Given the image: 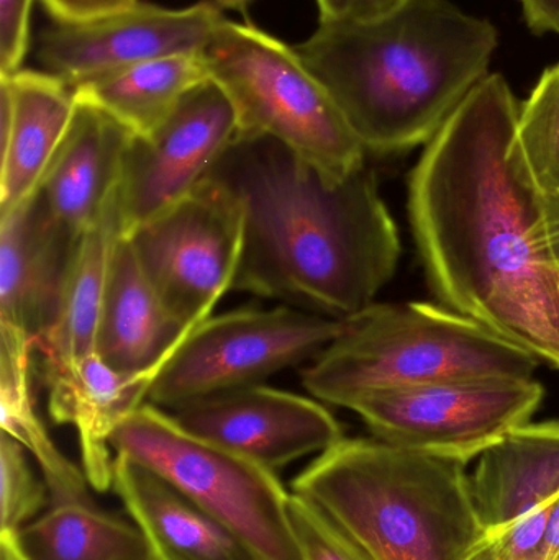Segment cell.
<instances>
[{
  "instance_id": "1",
  "label": "cell",
  "mask_w": 559,
  "mask_h": 560,
  "mask_svg": "<svg viewBox=\"0 0 559 560\" xmlns=\"http://www.w3.org/2000/svg\"><path fill=\"white\" fill-rule=\"evenodd\" d=\"M519 107L501 74L469 92L410 174V225L446 308L559 371V268L515 148Z\"/></svg>"
},
{
  "instance_id": "2",
  "label": "cell",
  "mask_w": 559,
  "mask_h": 560,
  "mask_svg": "<svg viewBox=\"0 0 559 560\" xmlns=\"http://www.w3.org/2000/svg\"><path fill=\"white\" fill-rule=\"evenodd\" d=\"M209 176L245 210L232 290L343 319L396 272L399 233L366 166L330 180L281 141L238 133Z\"/></svg>"
},
{
  "instance_id": "3",
  "label": "cell",
  "mask_w": 559,
  "mask_h": 560,
  "mask_svg": "<svg viewBox=\"0 0 559 560\" xmlns=\"http://www.w3.org/2000/svg\"><path fill=\"white\" fill-rule=\"evenodd\" d=\"M489 20L450 0H406L386 15L321 22L294 46L366 153L427 144L488 78L498 48Z\"/></svg>"
},
{
  "instance_id": "4",
  "label": "cell",
  "mask_w": 559,
  "mask_h": 560,
  "mask_svg": "<svg viewBox=\"0 0 559 560\" xmlns=\"http://www.w3.org/2000/svg\"><path fill=\"white\" fill-rule=\"evenodd\" d=\"M466 466L377 438H343L292 480V493L371 560H468L488 535Z\"/></svg>"
},
{
  "instance_id": "5",
  "label": "cell",
  "mask_w": 559,
  "mask_h": 560,
  "mask_svg": "<svg viewBox=\"0 0 559 560\" xmlns=\"http://www.w3.org/2000/svg\"><path fill=\"white\" fill-rule=\"evenodd\" d=\"M534 354L481 323L426 302L381 303L343 318L340 335L302 372L337 407L374 392L471 378H531Z\"/></svg>"
},
{
  "instance_id": "6",
  "label": "cell",
  "mask_w": 559,
  "mask_h": 560,
  "mask_svg": "<svg viewBox=\"0 0 559 560\" xmlns=\"http://www.w3.org/2000/svg\"><path fill=\"white\" fill-rule=\"evenodd\" d=\"M202 56L235 108L240 133L281 141L330 180L363 170L366 150L295 48L225 19Z\"/></svg>"
},
{
  "instance_id": "7",
  "label": "cell",
  "mask_w": 559,
  "mask_h": 560,
  "mask_svg": "<svg viewBox=\"0 0 559 560\" xmlns=\"http://www.w3.org/2000/svg\"><path fill=\"white\" fill-rule=\"evenodd\" d=\"M115 454L153 469L235 533L258 560H304L275 470L194 436L147 401L110 438Z\"/></svg>"
},
{
  "instance_id": "8",
  "label": "cell",
  "mask_w": 559,
  "mask_h": 560,
  "mask_svg": "<svg viewBox=\"0 0 559 560\" xmlns=\"http://www.w3.org/2000/svg\"><path fill=\"white\" fill-rule=\"evenodd\" d=\"M341 328L343 319L289 305L210 316L163 365L148 401L173 411L220 392L261 385L282 369L321 354Z\"/></svg>"
},
{
  "instance_id": "9",
  "label": "cell",
  "mask_w": 559,
  "mask_h": 560,
  "mask_svg": "<svg viewBox=\"0 0 559 560\" xmlns=\"http://www.w3.org/2000/svg\"><path fill=\"white\" fill-rule=\"evenodd\" d=\"M125 236L154 292L190 335L232 290L245 210L225 184L207 176L176 206Z\"/></svg>"
},
{
  "instance_id": "10",
  "label": "cell",
  "mask_w": 559,
  "mask_h": 560,
  "mask_svg": "<svg viewBox=\"0 0 559 560\" xmlns=\"http://www.w3.org/2000/svg\"><path fill=\"white\" fill-rule=\"evenodd\" d=\"M544 395L534 377L471 378L374 392L348 410L384 443L469 463L531 423Z\"/></svg>"
},
{
  "instance_id": "11",
  "label": "cell",
  "mask_w": 559,
  "mask_h": 560,
  "mask_svg": "<svg viewBox=\"0 0 559 560\" xmlns=\"http://www.w3.org/2000/svg\"><path fill=\"white\" fill-rule=\"evenodd\" d=\"M238 133L232 102L210 78L156 130L131 135L118 180L121 233L130 235L189 196Z\"/></svg>"
},
{
  "instance_id": "12",
  "label": "cell",
  "mask_w": 559,
  "mask_h": 560,
  "mask_svg": "<svg viewBox=\"0 0 559 560\" xmlns=\"http://www.w3.org/2000/svg\"><path fill=\"white\" fill-rule=\"evenodd\" d=\"M225 20L217 3L186 9L135 3L102 19L56 23L39 35L36 58L43 71L68 85L164 56L202 52Z\"/></svg>"
},
{
  "instance_id": "13",
  "label": "cell",
  "mask_w": 559,
  "mask_h": 560,
  "mask_svg": "<svg viewBox=\"0 0 559 560\" xmlns=\"http://www.w3.org/2000/svg\"><path fill=\"white\" fill-rule=\"evenodd\" d=\"M194 436L276 470L343 440V428L318 401L265 385L220 392L171 411Z\"/></svg>"
},
{
  "instance_id": "14",
  "label": "cell",
  "mask_w": 559,
  "mask_h": 560,
  "mask_svg": "<svg viewBox=\"0 0 559 560\" xmlns=\"http://www.w3.org/2000/svg\"><path fill=\"white\" fill-rule=\"evenodd\" d=\"M81 238L51 219L36 192L0 217V326L36 348L58 318Z\"/></svg>"
},
{
  "instance_id": "15",
  "label": "cell",
  "mask_w": 559,
  "mask_h": 560,
  "mask_svg": "<svg viewBox=\"0 0 559 560\" xmlns=\"http://www.w3.org/2000/svg\"><path fill=\"white\" fill-rule=\"evenodd\" d=\"M48 411L56 424L75 428L82 470L95 492L114 486V431L143 407L156 374L115 371L97 352L74 362H42Z\"/></svg>"
},
{
  "instance_id": "16",
  "label": "cell",
  "mask_w": 559,
  "mask_h": 560,
  "mask_svg": "<svg viewBox=\"0 0 559 560\" xmlns=\"http://www.w3.org/2000/svg\"><path fill=\"white\" fill-rule=\"evenodd\" d=\"M74 110L71 85L43 69L0 75V217L36 192Z\"/></svg>"
},
{
  "instance_id": "17",
  "label": "cell",
  "mask_w": 559,
  "mask_h": 560,
  "mask_svg": "<svg viewBox=\"0 0 559 560\" xmlns=\"http://www.w3.org/2000/svg\"><path fill=\"white\" fill-rule=\"evenodd\" d=\"M131 133L101 108L75 101L68 131L36 194L51 219L81 238L120 180Z\"/></svg>"
},
{
  "instance_id": "18",
  "label": "cell",
  "mask_w": 559,
  "mask_h": 560,
  "mask_svg": "<svg viewBox=\"0 0 559 560\" xmlns=\"http://www.w3.org/2000/svg\"><path fill=\"white\" fill-rule=\"evenodd\" d=\"M156 560H258L189 495L150 467L115 454L114 486Z\"/></svg>"
},
{
  "instance_id": "19",
  "label": "cell",
  "mask_w": 559,
  "mask_h": 560,
  "mask_svg": "<svg viewBox=\"0 0 559 560\" xmlns=\"http://www.w3.org/2000/svg\"><path fill=\"white\" fill-rule=\"evenodd\" d=\"M187 336L154 292L130 240L121 233L108 265L97 354L115 371L158 375Z\"/></svg>"
},
{
  "instance_id": "20",
  "label": "cell",
  "mask_w": 559,
  "mask_h": 560,
  "mask_svg": "<svg viewBox=\"0 0 559 560\" xmlns=\"http://www.w3.org/2000/svg\"><path fill=\"white\" fill-rule=\"evenodd\" d=\"M473 499L486 535L559 499V421L527 423L479 456Z\"/></svg>"
},
{
  "instance_id": "21",
  "label": "cell",
  "mask_w": 559,
  "mask_h": 560,
  "mask_svg": "<svg viewBox=\"0 0 559 560\" xmlns=\"http://www.w3.org/2000/svg\"><path fill=\"white\" fill-rule=\"evenodd\" d=\"M207 79L202 52H184L115 69L71 89L75 101L101 108L133 137H144Z\"/></svg>"
},
{
  "instance_id": "22",
  "label": "cell",
  "mask_w": 559,
  "mask_h": 560,
  "mask_svg": "<svg viewBox=\"0 0 559 560\" xmlns=\"http://www.w3.org/2000/svg\"><path fill=\"white\" fill-rule=\"evenodd\" d=\"M121 235L118 186L101 217L82 235L69 271L58 318L36 342L42 362L62 364L97 352L98 316L107 283L112 249Z\"/></svg>"
},
{
  "instance_id": "23",
  "label": "cell",
  "mask_w": 559,
  "mask_h": 560,
  "mask_svg": "<svg viewBox=\"0 0 559 560\" xmlns=\"http://www.w3.org/2000/svg\"><path fill=\"white\" fill-rule=\"evenodd\" d=\"M0 427L39 464L53 505L91 503L88 477L56 447L35 410L32 354L35 342L22 332L0 328Z\"/></svg>"
},
{
  "instance_id": "24",
  "label": "cell",
  "mask_w": 559,
  "mask_h": 560,
  "mask_svg": "<svg viewBox=\"0 0 559 560\" xmlns=\"http://www.w3.org/2000/svg\"><path fill=\"white\" fill-rule=\"evenodd\" d=\"M30 560H156L147 536L92 503H66L19 532Z\"/></svg>"
},
{
  "instance_id": "25",
  "label": "cell",
  "mask_w": 559,
  "mask_h": 560,
  "mask_svg": "<svg viewBox=\"0 0 559 560\" xmlns=\"http://www.w3.org/2000/svg\"><path fill=\"white\" fill-rule=\"evenodd\" d=\"M515 148L535 189L559 200V62L541 74L519 107Z\"/></svg>"
},
{
  "instance_id": "26",
  "label": "cell",
  "mask_w": 559,
  "mask_h": 560,
  "mask_svg": "<svg viewBox=\"0 0 559 560\" xmlns=\"http://www.w3.org/2000/svg\"><path fill=\"white\" fill-rule=\"evenodd\" d=\"M25 447L7 433L0 438V532L19 533L45 509L48 486L30 467Z\"/></svg>"
},
{
  "instance_id": "27",
  "label": "cell",
  "mask_w": 559,
  "mask_h": 560,
  "mask_svg": "<svg viewBox=\"0 0 559 560\" xmlns=\"http://www.w3.org/2000/svg\"><path fill=\"white\" fill-rule=\"evenodd\" d=\"M289 516L304 560H371L311 500L291 493Z\"/></svg>"
},
{
  "instance_id": "28",
  "label": "cell",
  "mask_w": 559,
  "mask_h": 560,
  "mask_svg": "<svg viewBox=\"0 0 559 560\" xmlns=\"http://www.w3.org/2000/svg\"><path fill=\"white\" fill-rule=\"evenodd\" d=\"M558 500L528 513L504 532L486 536L468 560H541L545 532Z\"/></svg>"
},
{
  "instance_id": "29",
  "label": "cell",
  "mask_w": 559,
  "mask_h": 560,
  "mask_svg": "<svg viewBox=\"0 0 559 560\" xmlns=\"http://www.w3.org/2000/svg\"><path fill=\"white\" fill-rule=\"evenodd\" d=\"M33 0H0V75L20 71L30 48Z\"/></svg>"
},
{
  "instance_id": "30",
  "label": "cell",
  "mask_w": 559,
  "mask_h": 560,
  "mask_svg": "<svg viewBox=\"0 0 559 560\" xmlns=\"http://www.w3.org/2000/svg\"><path fill=\"white\" fill-rule=\"evenodd\" d=\"M56 23H81L130 9L140 0H42Z\"/></svg>"
},
{
  "instance_id": "31",
  "label": "cell",
  "mask_w": 559,
  "mask_h": 560,
  "mask_svg": "<svg viewBox=\"0 0 559 560\" xmlns=\"http://www.w3.org/2000/svg\"><path fill=\"white\" fill-rule=\"evenodd\" d=\"M321 22H360L397 9L406 0H315Z\"/></svg>"
},
{
  "instance_id": "32",
  "label": "cell",
  "mask_w": 559,
  "mask_h": 560,
  "mask_svg": "<svg viewBox=\"0 0 559 560\" xmlns=\"http://www.w3.org/2000/svg\"><path fill=\"white\" fill-rule=\"evenodd\" d=\"M525 23L535 35L559 33V0H519Z\"/></svg>"
},
{
  "instance_id": "33",
  "label": "cell",
  "mask_w": 559,
  "mask_h": 560,
  "mask_svg": "<svg viewBox=\"0 0 559 560\" xmlns=\"http://www.w3.org/2000/svg\"><path fill=\"white\" fill-rule=\"evenodd\" d=\"M545 207H547L548 249L559 268V200L545 199Z\"/></svg>"
},
{
  "instance_id": "34",
  "label": "cell",
  "mask_w": 559,
  "mask_h": 560,
  "mask_svg": "<svg viewBox=\"0 0 559 560\" xmlns=\"http://www.w3.org/2000/svg\"><path fill=\"white\" fill-rule=\"evenodd\" d=\"M541 560H559V500L555 503L550 520H548Z\"/></svg>"
},
{
  "instance_id": "35",
  "label": "cell",
  "mask_w": 559,
  "mask_h": 560,
  "mask_svg": "<svg viewBox=\"0 0 559 560\" xmlns=\"http://www.w3.org/2000/svg\"><path fill=\"white\" fill-rule=\"evenodd\" d=\"M0 560H30L20 545L19 533L0 532Z\"/></svg>"
},
{
  "instance_id": "36",
  "label": "cell",
  "mask_w": 559,
  "mask_h": 560,
  "mask_svg": "<svg viewBox=\"0 0 559 560\" xmlns=\"http://www.w3.org/2000/svg\"><path fill=\"white\" fill-rule=\"evenodd\" d=\"M253 0H216L217 5L222 9V7H225V9H245L246 5H249Z\"/></svg>"
},
{
  "instance_id": "37",
  "label": "cell",
  "mask_w": 559,
  "mask_h": 560,
  "mask_svg": "<svg viewBox=\"0 0 559 560\" xmlns=\"http://www.w3.org/2000/svg\"><path fill=\"white\" fill-rule=\"evenodd\" d=\"M558 292H559V278H558Z\"/></svg>"
}]
</instances>
